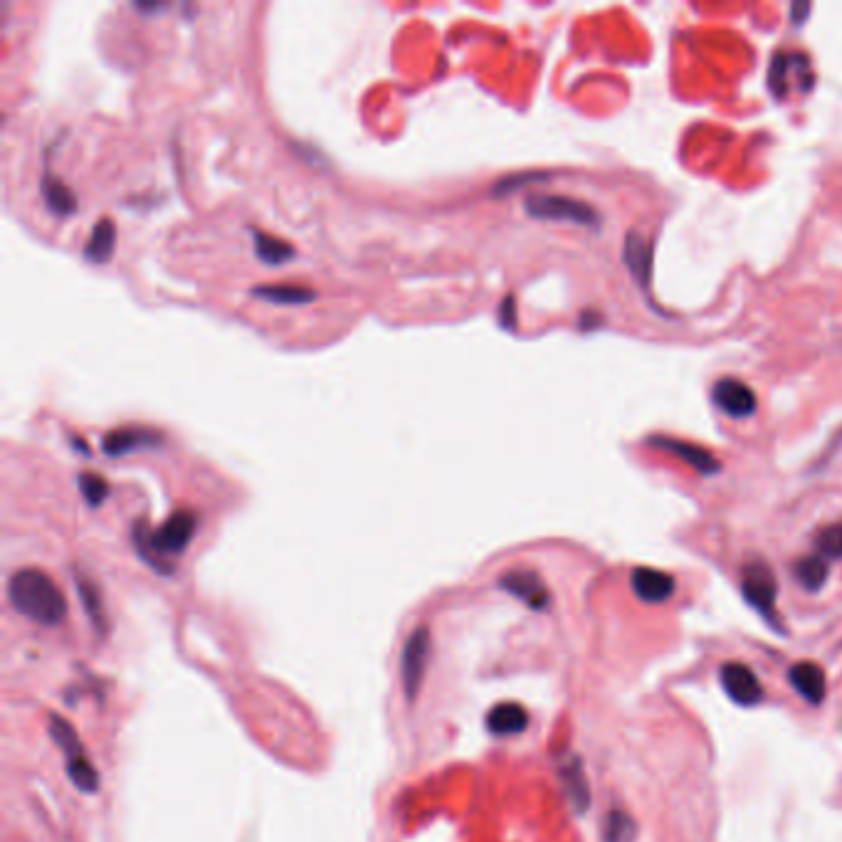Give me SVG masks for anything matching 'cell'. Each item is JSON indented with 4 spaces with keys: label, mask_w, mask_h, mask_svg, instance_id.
<instances>
[{
    "label": "cell",
    "mask_w": 842,
    "mask_h": 842,
    "mask_svg": "<svg viewBox=\"0 0 842 842\" xmlns=\"http://www.w3.org/2000/svg\"><path fill=\"white\" fill-rule=\"evenodd\" d=\"M8 598L23 618L55 628L67 618V601L57 583L38 568H23L13 573L8 583Z\"/></svg>",
    "instance_id": "1"
},
{
    "label": "cell",
    "mask_w": 842,
    "mask_h": 842,
    "mask_svg": "<svg viewBox=\"0 0 842 842\" xmlns=\"http://www.w3.org/2000/svg\"><path fill=\"white\" fill-rule=\"evenodd\" d=\"M196 517L191 512H176L163 522L156 531H146L144 524L134 526V544L139 556L156 568L159 573H171L168 556H178L186 551L196 534Z\"/></svg>",
    "instance_id": "2"
},
{
    "label": "cell",
    "mask_w": 842,
    "mask_h": 842,
    "mask_svg": "<svg viewBox=\"0 0 842 842\" xmlns=\"http://www.w3.org/2000/svg\"><path fill=\"white\" fill-rule=\"evenodd\" d=\"M524 210L534 220H554V223H573L583 228H598L601 213L591 203L568 196H529Z\"/></svg>",
    "instance_id": "3"
},
{
    "label": "cell",
    "mask_w": 842,
    "mask_h": 842,
    "mask_svg": "<svg viewBox=\"0 0 842 842\" xmlns=\"http://www.w3.org/2000/svg\"><path fill=\"white\" fill-rule=\"evenodd\" d=\"M741 591L766 620L776 623L778 583L766 561H749L741 568Z\"/></svg>",
    "instance_id": "4"
},
{
    "label": "cell",
    "mask_w": 842,
    "mask_h": 842,
    "mask_svg": "<svg viewBox=\"0 0 842 842\" xmlns=\"http://www.w3.org/2000/svg\"><path fill=\"white\" fill-rule=\"evenodd\" d=\"M428 657H430V630L425 628V625H420V628H415L413 633H410V638L403 647V657H401L403 689H405V699H408L410 704H413L420 694V684H423Z\"/></svg>",
    "instance_id": "5"
},
{
    "label": "cell",
    "mask_w": 842,
    "mask_h": 842,
    "mask_svg": "<svg viewBox=\"0 0 842 842\" xmlns=\"http://www.w3.org/2000/svg\"><path fill=\"white\" fill-rule=\"evenodd\" d=\"M719 680H722L724 692L729 694V699H734L741 707H756L763 699V687L759 677L754 675L751 667H746L744 662H726L719 670Z\"/></svg>",
    "instance_id": "6"
},
{
    "label": "cell",
    "mask_w": 842,
    "mask_h": 842,
    "mask_svg": "<svg viewBox=\"0 0 842 842\" xmlns=\"http://www.w3.org/2000/svg\"><path fill=\"white\" fill-rule=\"evenodd\" d=\"M499 588H504L507 593H512L514 598H519L524 605H529L531 610H546L551 603V593L546 588V583L541 581L539 573L534 571H509L499 578Z\"/></svg>",
    "instance_id": "7"
},
{
    "label": "cell",
    "mask_w": 842,
    "mask_h": 842,
    "mask_svg": "<svg viewBox=\"0 0 842 842\" xmlns=\"http://www.w3.org/2000/svg\"><path fill=\"white\" fill-rule=\"evenodd\" d=\"M712 398L726 415H731V418H749V415H754L756 408H759L756 393L751 391L744 381L731 376L714 383Z\"/></svg>",
    "instance_id": "8"
},
{
    "label": "cell",
    "mask_w": 842,
    "mask_h": 842,
    "mask_svg": "<svg viewBox=\"0 0 842 842\" xmlns=\"http://www.w3.org/2000/svg\"><path fill=\"white\" fill-rule=\"evenodd\" d=\"M633 591L645 603H665L675 593V578L665 571H657V568H635Z\"/></svg>",
    "instance_id": "9"
},
{
    "label": "cell",
    "mask_w": 842,
    "mask_h": 842,
    "mask_svg": "<svg viewBox=\"0 0 842 842\" xmlns=\"http://www.w3.org/2000/svg\"><path fill=\"white\" fill-rule=\"evenodd\" d=\"M623 260L628 265V270L633 272L635 282L640 287H650L652 277V242L645 233H638V230H630L628 238H625L623 245Z\"/></svg>",
    "instance_id": "10"
},
{
    "label": "cell",
    "mask_w": 842,
    "mask_h": 842,
    "mask_svg": "<svg viewBox=\"0 0 842 842\" xmlns=\"http://www.w3.org/2000/svg\"><path fill=\"white\" fill-rule=\"evenodd\" d=\"M650 445L672 452V455L680 457V460L687 462V465H692L694 470L702 472V475H714V472L722 470V462H719L712 452L702 450V447H697V445H689V442H684V440L665 438V435H660V438H650Z\"/></svg>",
    "instance_id": "11"
},
{
    "label": "cell",
    "mask_w": 842,
    "mask_h": 842,
    "mask_svg": "<svg viewBox=\"0 0 842 842\" xmlns=\"http://www.w3.org/2000/svg\"><path fill=\"white\" fill-rule=\"evenodd\" d=\"M788 680H791L793 689L810 704H820L825 699V694H828V682H825L823 667L810 660L796 662V665L791 667V672H788Z\"/></svg>",
    "instance_id": "12"
},
{
    "label": "cell",
    "mask_w": 842,
    "mask_h": 842,
    "mask_svg": "<svg viewBox=\"0 0 842 842\" xmlns=\"http://www.w3.org/2000/svg\"><path fill=\"white\" fill-rule=\"evenodd\" d=\"M529 726V712L517 702H502L489 709L487 729L494 736H517Z\"/></svg>",
    "instance_id": "13"
},
{
    "label": "cell",
    "mask_w": 842,
    "mask_h": 842,
    "mask_svg": "<svg viewBox=\"0 0 842 842\" xmlns=\"http://www.w3.org/2000/svg\"><path fill=\"white\" fill-rule=\"evenodd\" d=\"M161 442V433H154V430L144 428H124L114 430L104 438L102 447L109 457H124L129 452L141 450V447H154Z\"/></svg>",
    "instance_id": "14"
},
{
    "label": "cell",
    "mask_w": 842,
    "mask_h": 842,
    "mask_svg": "<svg viewBox=\"0 0 842 842\" xmlns=\"http://www.w3.org/2000/svg\"><path fill=\"white\" fill-rule=\"evenodd\" d=\"M561 783L563 788H566V796L568 801L573 803V808H576L578 813H583V810L588 808V803H591V788H588L583 763L578 756H568V759L561 763Z\"/></svg>",
    "instance_id": "15"
},
{
    "label": "cell",
    "mask_w": 842,
    "mask_h": 842,
    "mask_svg": "<svg viewBox=\"0 0 842 842\" xmlns=\"http://www.w3.org/2000/svg\"><path fill=\"white\" fill-rule=\"evenodd\" d=\"M114 247H117V228L109 218H102L92 228V235H89L87 245H84V257L94 265H104V262L112 260Z\"/></svg>",
    "instance_id": "16"
},
{
    "label": "cell",
    "mask_w": 842,
    "mask_h": 842,
    "mask_svg": "<svg viewBox=\"0 0 842 842\" xmlns=\"http://www.w3.org/2000/svg\"><path fill=\"white\" fill-rule=\"evenodd\" d=\"M257 299H265L272 304H309L317 299V292L299 284H262L252 289Z\"/></svg>",
    "instance_id": "17"
},
{
    "label": "cell",
    "mask_w": 842,
    "mask_h": 842,
    "mask_svg": "<svg viewBox=\"0 0 842 842\" xmlns=\"http://www.w3.org/2000/svg\"><path fill=\"white\" fill-rule=\"evenodd\" d=\"M40 186H42V196H45L47 208H50L52 213L60 215V218L75 213V208H77L75 193H72L70 188L60 181V178H55L50 171H45Z\"/></svg>",
    "instance_id": "18"
},
{
    "label": "cell",
    "mask_w": 842,
    "mask_h": 842,
    "mask_svg": "<svg viewBox=\"0 0 842 842\" xmlns=\"http://www.w3.org/2000/svg\"><path fill=\"white\" fill-rule=\"evenodd\" d=\"M793 576H796V581L801 583L805 591H810V593L820 591L830 576L828 559H823L820 554L805 556V559L796 561V566H793Z\"/></svg>",
    "instance_id": "19"
},
{
    "label": "cell",
    "mask_w": 842,
    "mask_h": 842,
    "mask_svg": "<svg viewBox=\"0 0 842 842\" xmlns=\"http://www.w3.org/2000/svg\"><path fill=\"white\" fill-rule=\"evenodd\" d=\"M50 736L57 744V749L65 754L67 761H75V759H82V756H87L84 754L82 739H80V734H77L75 726L67 722V719L57 717V714H52L50 717Z\"/></svg>",
    "instance_id": "20"
},
{
    "label": "cell",
    "mask_w": 842,
    "mask_h": 842,
    "mask_svg": "<svg viewBox=\"0 0 842 842\" xmlns=\"http://www.w3.org/2000/svg\"><path fill=\"white\" fill-rule=\"evenodd\" d=\"M252 240H255V252L262 262L267 265H284L294 257V247L287 240L267 235L262 230H252Z\"/></svg>",
    "instance_id": "21"
},
{
    "label": "cell",
    "mask_w": 842,
    "mask_h": 842,
    "mask_svg": "<svg viewBox=\"0 0 842 842\" xmlns=\"http://www.w3.org/2000/svg\"><path fill=\"white\" fill-rule=\"evenodd\" d=\"M77 593H80L82 603H84V610H87L89 620H92L94 630L97 633H107V615H104V605H102V596H99L97 588L92 586V583L87 581V578L77 576Z\"/></svg>",
    "instance_id": "22"
},
{
    "label": "cell",
    "mask_w": 842,
    "mask_h": 842,
    "mask_svg": "<svg viewBox=\"0 0 842 842\" xmlns=\"http://www.w3.org/2000/svg\"><path fill=\"white\" fill-rule=\"evenodd\" d=\"M67 773H70V781L75 783L77 791L89 793V796L99 791V773H97V768L89 763L87 756H82V759H75V761H67Z\"/></svg>",
    "instance_id": "23"
},
{
    "label": "cell",
    "mask_w": 842,
    "mask_h": 842,
    "mask_svg": "<svg viewBox=\"0 0 842 842\" xmlns=\"http://www.w3.org/2000/svg\"><path fill=\"white\" fill-rule=\"evenodd\" d=\"M635 833V820L625 810H610L605 820V842H633Z\"/></svg>",
    "instance_id": "24"
},
{
    "label": "cell",
    "mask_w": 842,
    "mask_h": 842,
    "mask_svg": "<svg viewBox=\"0 0 842 842\" xmlns=\"http://www.w3.org/2000/svg\"><path fill=\"white\" fill-rule=\"evenodd\" d=\"M815 546L823 559H842V522L820 529L815 536Z\"/></svg>",
    "instance_id": "25"
},
{
    "label": "cell",
    "mask_w": 842,
    "mask_h": 842,
    "mask_svg": "<svg viewBox=\"0 0 842 842\" xmlns=\"http://www.w3.org/2000/svg\"><path fill=\"white\" fill-rule=\"evenodd\" d=\"M77 484H80V492L89 507H99V504H104V499H107V494H109L107 480H102L99 475H92V472H82Z\"/></svg>",
    "instance_id": "26"
},
{
    "label": "cell",
    "mask_w": 842,
    "mask_h": 842,
    "mask_svg": "<svg viewBox=\"0 0 842 842\" xmlns=\"http://www.w3.org/2000/svg\"><path fill=\"white\" fill-rule=\"evenodd\" d=\"M499 317H502V326H507V329L517 326V302H514V297L504 299L502 307H499Z\"/></svg>",
    "instance_id": "27"
}]
</instances>
